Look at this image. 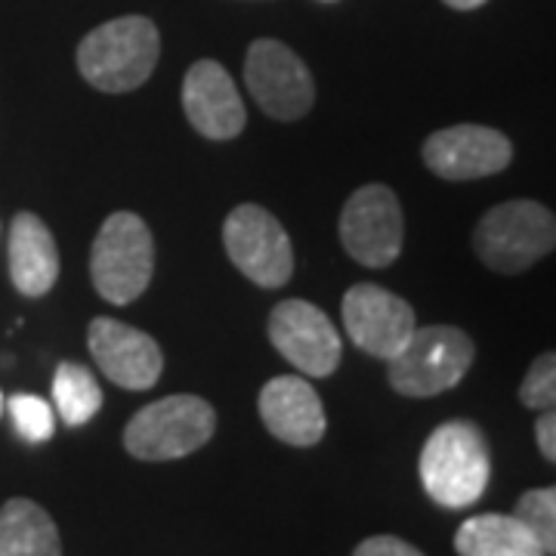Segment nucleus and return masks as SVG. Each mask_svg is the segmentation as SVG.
Segmentation results:
<instances>
[{"label": "nucleus", "instance_id": "obj_1", "mask_svg": "<svg viewBox=\"0 0 556 556\" xmlns=\"http://www.w3.org/2000/svg\"><path fill=\"white\" fill-rule=\"evenodd\" d=\"M420 482L439 507L464 510L485 495L492 479L489 439L470 420L437 427L420 452Z\"/></svg>", "mask_w": 556, "mask_h": 556}, {"label": "nucleus", "instance_id": "obj_2", "mask_svg": "<svg viewBox=\"0 0 556 556\" xmlns=\"http://www.w3.org/2000/svg\"><path fill=\"white\" fill-rule=\"evenodd\" d=\"M161 38L146 16H121L93 28L78 47V68L102 93H130L152 78Z\"/></svg>", "mask_w": 556, "mask_h": 556}, {"label": "nucleus", "instance_id": "obj_3", "mask_svg": "<svg viewBox=\"0 0 556 556\" xmlns=\"http://www.w3.org/2000/svg\"><path fill=\"white\" fill-rule=\"evenodd\" d=\"M473 365V340L455 325L415 328L396 356L387 358V378L399 396L430 399L457 387Z\"/></svg>", "mask_w": 556, "mask_h": 556}, {"label": "nucleus", "instance_id": "obj_4", "mask_svg": "<svg viewBox=\"0 0 556 556\" xmlns=\"http://www.w3.org/2000/svg\"><path fill=\"white\" fill-rule=\"evenodd\" d=\"M155 273V241L146 219L118 211L102 223L90 251V278L102 300L127 306L149 288Z\"/></svg>", "mask_w": 556, "mask_h": 556}, {"label": "nucleus", "instance_id": "obj_5", "mask_svg": "<svg viewBox=\"0 0 556 556\" xmlns=\"http://www.w3.org/2000/svg\"><path fill=\"white\" fill-rule=\"evenodd\" d=\"M556 244L554 214L538 201H504L477 223L473 248L479 260L504 276L526 273Z\"/></svg>", "mask_w": 556, "mask_h": 556}, {"label": "nucleus", "instance_id": "obj_6", "mask_svg": "<svg viewBox=\"0 0 556 556\" xmlns=\"http://www.w3.org/2000/svg\"><path fill=\"white\" fill-rule=\"evenodd\" d=\"M217 433V412L201 396H164L139 408L124 427V448L137 460H177Z\"/></svg>", "mask_w": 556, "mask_h": 556}, {"label": "nucleus", "instance_id": "obj_7", "mask_svg": "<svg viewBox=\"0 0 556 556\" xmlns=\"http://www.w3.org/2000/svg\"><path fill=\"white\" fill-rule=\"evenodd\" d=\"M223 244L241 276L260 288H281L294 276V248L266 207L239 204L223 223Z\"/></svg>", "mask_w": 556, "mask_h": 556}, {"label": "nucleus", "instance_id": "obj_8", "mask_svg": "<svg viewBox=\"0 0 556 556\" xmlns=\"http://www.w3.org/2000/svg\"><path fill=\"white\" fill-rule=\"evenodd\" d=\"M244 80L260 109L276 121L303 118L316 102V80L306 62L281 40L260 38L248 47Z\"/></svg>", "mask_w": 556, "mask_h": 556}, {"label": "nucleus", "instance_id": "obj_9", "mask_svg": "<svg viewBox=\"0 0 556 556\" xmlns=\"http://www.w3.org/2000/svg\"><path fill=\"white\" fill-rule=\"evenodd\" d=\"M402 207L396 192L383 182L356 189L340 214V241L346 254L368 266L383 269L402 254Z\"/></svg>", "mask_w": 556, "mask_h": 556}, {"label": "nucleus", "instance_id": "obj_10", "mask_svg": "<svg viewBox=\"0 0 556 556\" xmlns=\"http://www.w3.org/2000/svg\"><path fill=\"white\" fill-rule=\"evenodd\" d=\"M269 340L300 375L328 378L340 365L338 328L309 300H285L269 316Z\"/></svg>", "mask_w": 556, "mask_h": 556}, {"label": "nucleus", "instance_id": "obj_11", "mask_svg": "<svg viewBox=\"0 0 556 556\" xmlns=\"http://www.w3.org/2000/svg\"><path fill=\"white\" fill-rule=\"evenodd\" d=\"M343 325L362 353L393 358L415 334L417 318L408 300L380 285H353L343 294Z\"/></svg>", "mask_w": 556, "mask_h": 556}, {"label": "nucleus", "instance_id": "obj_12", "mask_svg": "<svg viewBox=\"0 0 556 556\" xmlns=\"http://www.w3.org/2000/svg\"><path fill=\"white\" fill-rule=\"evenodd\" d=\"M424 164L442 179L467 182L501 174L514 161V142L495 127L455 124L424 142Z\"/></svg>", "mask_w": 556, "mask_h": 556}, {"label": "nucleus", "instance_id": "obj_13", "mask_svg": "<svg viewBox=\"0 0 556 556\" xmlns=\"http://www.w3.org/2000/svg\"><path fill=\"white\" fill-rule=\"evenodd\" d=\"M87 346L102 375L124 390H149L159 383L164 371L159 340L118 318H93L87 328Z\"/></svg>", "mask_w": 556, "mask_h": 556}, {"label": "nucleus", "instance_id": "obj_14", "mask_svg": "<svg viewBox=\"0 0 556 556\" xmlns=\"http://www.w3.org/2000/svg\"><path fill=\"white\" fill-rule=\"evenodd\" d=\"M182 109L189 124L207 139H236L248 121L236 80L214 60H199L186 72Z\"/></svg>", "mask_w": 556, "mask_h": 556}, {"label": "nucleus", "instance_id": "obj_15", "mask_svg": "<svg viewBox=\"0 0 556 556\" xmlns=\"http://www.w3.org/2000/svg\"><path fill=\"white\" fill-rule=\"evenodd\" d=\"M260 417L266 430L288 445L309 448L325 437V408L313 390V383L303 378H273L260 390Z\"/></svg>", "mask_w": 556, "mask_h": 556}, {"label": "nucleus", "instance_id": "obj_16", "mask_svg": "<svg viewBox=\"0 0 556 556\" xmlns=\"http://www.w3.org/2000/svg\"><path fill=\"white\" fill-rule=\"evenodd\" d=\"M10 278L25 298H43L60 278L56 239L38 214L22 211L10 226Z\"/></svg>", "mask_w": 556, "mask_h": 556}, {"label": "nucleus", "instance_id": "obj_17", "mask_svg": "<svg viewBox=\"0 0 556 556\" xmlns=\"http://www.w3.org/2000/svg\"><path fill=\"white\" fill-rule=\"evenodd\" d=\"M0 556H62L53 517L28 497H10L0 507Z\"/></svg>", "mask_w": 556, "mask_h": 556}, {"label": "nucleus", "instance_id": "obj_18", "mask_svg": "<svg viewBox=\"0 0 556 556\" xmlns=\"http://www.w3.org/2000/svg\"><path fill=\"white\" fill-rule=\"evenodd\" d=\"M460 556H547L535 535L517 517L479 514L470 517L455 535Z\"/></svg>", "mask_w": 556, "mask_h": 556}, {"label": "nucleus", "instance_id": "obj_19", "mask_svg": "<svg viewBox=\"0 0 556 556\" xmlns=\"http://www.w3.org/2000/svg\"><path fill=\"white\" fill-rule=\"evenodd\" d=\"M53 405L68 427H84L102 408L100 380L80 362H60L53 375Z\"/></svg>", "mask_w": 556, "mask_h": 556}, {"label": "nucleus", "instance_id": "obj_20", "mask_svg": "<svg viewBox=\"0 0 556 556\" xmlns=\"http://www.w3.org/2000/svg\"><path fill=\"white\" fill-rule=\"evenodd\" d=\"M514 517L535 535V541L544 547V554H556V489H532L517 501Z\"/></svg>", "mask_w": 556, "mask_h": 556}, {"label": "nucleus", "instance_id": "obj_21", "mask_svg": "<svg viewBox=\"0 0 556 556\" xmlns=\"http://www.w3.org/2000/svg\"><path fill=\"white\" fill-rule=\"evenodd\" d=\"M7 408L13 415L20 437L25 442H31V445L50 442L53 433H56V415H53L47 399L31 396V393H16V396H10Z\"/></svg>", "mask_w": 556, "mask_h": 556}, {"label": "nucleus", "instance_id": "obj_22", "mask_svg": "<svg viewBox=\"0 0 556 556\" xmlns=\"http://www.w3.org/2000/svg\"><path fill=\"white\" fill-rule=\"evenodd\" d=\"M519 402L526 408H535V412H547L556 405V356L554 353H541L532 362L529 375L519 387Z\"/></svg>", "mask_w": 556, "mask_h": 556}, {"label": "nucleus", "instance_id": "obj_23", "mask_svg": "<svg viewBox=\"0 0 556 556\" xmlns=\"http://www.w3.org/2000/svg\"><path fill=\"white\" fill-rule=\"evenodd\" d=\"M353 556H424L415 544L402 541L396 535H375L362 541Z\"/></svg>", "mask_w": 556, "mask_h": 556}, {"label": "nucleus", "instance_id": "obj_24", "mask_svg": "<svg viewBox=\"0 0 556 556\" xmlns=\"http://www.w3.org/2000/svg\"><path fill=\"white\" fill-rule=\"evenodd\" d=\"M535 439H538V448H541V455L547 457L551 464L556 460V415L554 408H547V412H541L535 424Z\"/></svg>", "mask_w": 556, "mask_h": 556}, {"label": "nucleus", "instance_id": "obj_25", "mask_svg": "<svg viewBox=\"0 0 556 556\" xmlns=\"http://www.w3.org/2000/svg\"><path fill=\"white\" fill-rule=\"evenodd\" d=\"M482 3H489V0H445V7H452V10H479Z\"/></svg>", "mask_w": 556, "mask_h": 556}, {"label": "nucleus", "instance_id": "obj_26", "mask_svg": "<svg viewBox=\"0 0 556 556\" xmlns=\"http://www.w3.org/2000/svg\"><path fill=\"white\" fill-rule=\"evenodd\" d=\"M0 415H3V396H0Z\"/></svg>", "mask_w": 556, "mask_h": 556}]
</instances>
